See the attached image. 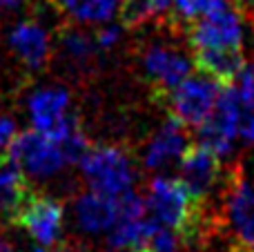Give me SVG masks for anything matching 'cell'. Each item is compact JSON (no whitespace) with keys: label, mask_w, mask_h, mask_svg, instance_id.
I'll return each instance as SVG.
<instances>
[{"label":"cell","mask_w":254,"mask_h":252,"mask_svg":"<svg viewBox=\"0 0 254 252\" xmlns=\"http://www.w3.org/2000/svg\"><path fill=\"white\" fill-rule=\"evenodd\" d=\"M194 65L223 85L239 78L246 67L248 25L232 0H214L201 16L188 22Z\"/></svg>","instance_id":"cell-1"},{"label":"cell","mask_w":254,"mask_h":252,"mask_svg":"<svg viewBox=\"0 0 254 252\" xmlns=\"http://www.w3.org/2000/svg\"><path fill=\"white\" fill-rule=\"evenodd\" d=\"M147 217L158 226L179 232L185 241L194 235L198 226L201 203L190 194V190L181 183V179L158 174L149 181L147 192L143 196Z\"/></svg>","instance_id":"cell-2"},{"label":"cell","mask_w":254,"mask_h":252,"mask_svg":"<svg viewBox=\"0 0 254 252\" xmlns=\"http://www.w3.org/2000/svg\"><path fill=\"white\" fill-rule=\"evenodd\" d=\"M87 188L110 196H123L134 190L136 165L129 152L119 145H94L87 147L78 161Z\"/></svg>","instance_id":"cell-3"},{"label":"cell","mask_w":254,"mask_h":252,"mask_svg":"<svg viewBox=\"0 0 254 252\" xmlns=\"http://www.w3.org/2000/svg\"><path fill=\"white\" fill-rule=\"evenodd\" d=\"M9 156L20 165L27 179L34 181H47L61 174L67 165H71L63 143L52 134L38 132L31 127L29 132L16 134L9 145Z\"/></svg>","instance_id":"cell-4"},{"label":"cell","mask_w":254,"mask_h":252,"mask_svg":"<svg viewBox=\"0 0 254 252\" xmlns=\"http://www.w3.org/2000/svg\"><path fill=\"white\" fill-rule=\"evenodd\" d=\"M31 241V252H49L56 248L65 230V208L58 199L29 192L11 219Z\"/></svg>","instance_id":"cell-5"},{"label":"cell","mask_w":254,"mask_h":252,"mask_svg":"<svg viewBox=\"0 0 254 252\" xmlns=\"http://www.w3.org/2000/svg\"><path fill=\"white\" fill-rule=\"evenodd\" d=\"M243 107H246V101H243L239 87H232L230 83L223 85L214 110L196 127L198 145L214 152L219 159H225V156L232 154L234 145L239 141Z\"/></svg>","instance_id":"cell-6"},{"label":"cell","mask_w":254,"mask_h":252,"mask_svg":"<svg viewBox=\"0 0 254 252\" xmlns=\"http://www.w3.org/2000/svg\"><path fill=\"white\" fill-rule=\"evenodd\" d=\"M223 83L212 78L210 74H190L181 80L176 87H172L163 96L167 98L170 114L185 127H198L214 110L216 101L221 96Z\"/></svg>","instance_id":"cell-7"},{"label":"cell","mask_w":254,"mask_h":252,"mask_svg":"<svg viewBox=\"0 0 254 252\" xmlns=\"http://www.w3.org/2000/svg\"><path fill=\"white\" fill-rule=\"evenodd\" d=\"M223 223L234 246L254 250V179L232 177L223 194Z\"/></svg>","instance_id":"cell-8"},{"label":"cell","mask_w":254,"mask_h":252,"mask_svg":"<svg viewBox=\"0 0 254 252\" xmlns=\"http://www.w3.org/2000/svg\"><path fill=\"white\" fill-rule=\"evenodd\" d=\"M140 67L145 71V78L156 87V92L167 94L185 76L192 74L194 56H190L183 49L174 47L170 43H149L143 49Z\"/></svg>","instance_id":"cell-9"},{"label":"cell","mask_w":254,"mask_h":252,"mask_svg":"<svg viewBox=\"0 0 254 252\" xmlns=\"http://www.w3.org/2000/svg\"><path fill=\"white\" fill-rule=\"evenodd\" d=\"M221 161L214 152H210L203 145H190L188 152L183 154L179 163V179L185 188L190 190V194L198 201L205 203V199H210L216 192V188L223 181V168Z\"/></svg>","instance_id":"cell-10"},{"label":"cell","mask_w":254,"mask_h":252,"mask_svg":"<svg viewBox=\"0 0 254 252\" xmlns=\"http://www.w3.org/2000/svg\"><path fill=\"white\" fill-rule=\"evenodd\" d=\"M188 147H190V138L185 125L181 121H176L174 116H170L147 138L140 159H143L145 170L163 172V170L172 168V165H179L183 154L188 152Z\"/></svg>","instance_id":"cell-11"},{"label":"cell","mask_w":254,"mask_h":252,"mask_svg":"<svg viewBox=\"0 0 254 252\" xmlns=\"http://www.w3.org/2000/svg\"><path fill=\"white\" fill-rule=\"evenodd\" d=\"M74 226L83 235H107L119 219V196L85 190L71 203Z\"/></svg>","instance_id":"cell-12"},{"label":"cell","mask_w":254,"mask_h":252,"mask_svg":"<svg viewBox=\"0 0 254 252\" xmlns=\"http://www.w3.org/2000/svg\"><path fill=\"white\" fill-rule=\"evenodd\" d=\"M27 114L31 127L54 134L71 119V96L63 87H40L27 98Z\"/></svg>","instance_id":"cell-13"},{"label":"cell","mask_w":254,"mask_h":252,"mask_svg":"<svg viewBox=\"0 0 254 252\" xmlns=\"http://www.w3.org/2000/svg\"><path fill=\"white\" fill-rule=\"evenodd\" d=\"M7 45L11 49V54L27 69H40V67L47 65L49 56H52L49 31L38 20H31V18L16 22L9 29Z\"/></svg>","instance_id":"cell-14"},{"label":"cell","mask_w":254,"mask_h":252,"mask_svg":"<svg viewBox=\"0 0 254 252\" xmlns=\"http://www.w3.org/2000/svg\"><path fill=\"white\" fill-rule=\"evenodd\" d=\"M29 194V183L20 165L9 156V152L0 154V210H2L7 223H11L13 214L22 205Z\"/></svg>","instance_id":"cell-15"},{"label":"cell","mask_w":254,"mask_h":252,"mask_svg":"<svg viewBox=\"0 0 254 252\" xmlns=\"http://www.w3.org/2000/svg\"><path fill=\"white\" fill-rule=\"evenodd\" d=\"M54 4L76 25H103L119 16L125 0H54Z\"/></svg>","instance_id":"cell-16"},{"label":"cell","mask_w":254,"mask_h":252,"mask_svg":"<svg viewBox=\"0 0 254 252\" xmlns=\"http://www.w3.org/2000/svg\"><path fill=\"white\" fill-rule=\"evenodd\" d=\"M172 11V0H125L121 16L125 25H143L149 20L167 16Z\"/></svg>","instance_id":"cell-17"},{"label":"cell","mask_w":254,"mask_h":252,"mask_svg":"<svg viewBox=\"0 0 254 252\" xmlns=\"http://www.w3.org/2000/svg\"><path fill=\"white\" fill-rule=\"evenodd\" d=\"M61 45H63V49H65L67 58H71L74 63H87L98 54V45H96L94 34L74 29V27L65 29V34H63V38H61Z\"/></svg>","instance_id":"cell-18"},{"label":"cell","mask_w":254,"mask_h":252,"mask_svg":"<svg viewBox=\"0 0 254 252\" xmlns=\"http://www.w3.org/2000/svg\"><path fill=\"white\" fill-rule=\"evenodd\" d=\"M183 244H185V239L179 235V232L170 230V228H163L156 223L147 246H145V250L147 252H179Z\"/></svg>","instance_id":"cell-19"},{"label":"cell","mask_w":254,"mask_h":252,"mask_svg":"<svg viewBox=\"0 0 254 252\" xmlns=\"http://www.w3.org/2000/svg\"><path fill=\"white\" fill-rule=\"evenodd\" d=\"M94 38H96V45H98V52H110V49H114L116 45L121 43V38H123V25H119V22H103L101 27H98V31L94 34Z\"/></svg>","instance_id":"cell-20"},{"label":"cell","mask_w":254,"mask_h":252,"mask_svg":"<svg viewBox=\"0 0 254 252\" xmlns=\"http://www.w3.org/2000/svg\"><path fill=\"white\" fill-rule=\"evenodd\" d=\"M214 0H172V11L179 16V20L190 22L196 16H201Z\"/></svg>","instance_id":"cell-21"},{"label":"cell","mask_w":254,"mask_h":252,"mask_svg":"<svg viewBox=\"0 0 254 252\" xmlns=\"http://www.w3.org/2000/svg\"><path fill=\"white\" fill-rule=\"evenodd\" d=\"M237 80H239V92H241L243 101L254 107V58L250 63H246V67H243V71L239 74Z\"/></svg>","instance_id":"cell-22"},{"label":"cell","mask_w":254,"mask_h":252,"mask_svg":"<svg viewBox=\"0 0 254 252\" xmlns=\"http://www.w3.org/2000/svg\"><path fill=\"white\" fill-rule=\"evenodd\" d=\"M239 141L246 145H254V107L248 105L243 107L241 114V127H239Z\"/></svg>","instance_id":"cell-23"},{"label":"cell","mask_w":254,"mask_h":252,"mask_svg":"<svg viewBox=\"0 0 254 252\" xmlns=\"http://www.w3.org/2000/svg\"><path fill=\"white\" fill-rule=\"evenodd\" d=\"M16 121L7 114H0V154L9 150L11 141L16 138Z\"/></svg>","instance_id":"cell-24"},{"label":"cell","mask_w":254,"mask_h":252,"mask_svg":"<svg viewBox=\"0 0 254 252\" xmlns=\"http://www.w3.org/2000/svg\"><path fill=\"white\" fill-rule=\"evenodd\" d=\"M25 0H0V7L4 9H13V7H20Z\"/></svg>","instance_id":"cell-25"},{"label":"cell","mask_w":254,"mask_h":252,"mask_svg":"<svg viewBox=\"0 0 254 252\" xmlns=\"http://www.w3.org/2000/svg\"><path fill=\"white\" fill-rule=\"evenodd\" d=\"M0 252H16V248H13L7 239H2V237H0Z\"/></svg>","instance_id":"cell-26"},{"label":"cell","mask_w":254,"mask_h":252,"mask_svg":"<svg viewBox=\"0 0 254 252\" xmlns=\"http://www.w3.org/2000/svg\"><path fill=\"white\" fill-rule=\"evenodd\" d=\"M49 252H76L74 248H67V246H56V248H52Z\"/></svg>","instance_id":"cell-27"},{"label":"cell","mask_w":254,"mask_h":252,"mask_svg":"<svg viewBox=\"0 0 254 252\" xmlns=\"http://www.w3.org/2000/svg\"><path fill=\"white\" fill-rule=\"evenodd\" d=\"M134 252H147V250H134Z\"/></svg>","instance_id":"cell-28"},{"label":"cell","mask_w":254,"mask_h":252,"mask_svg":"<svg viewBox=\"0 0 254 252\" xmlns=\"http://www.w3.org/2000/svg\"><path fill=\"white\" fill-rule=\"evenodd\" d=\"M243 252H254V250H243Z\"/></svg>","instance_id":"cell-29"},{"label":"cell","mask_w":254,"mask_h":252,"mask_svg":"<svg viewBox=\"0 0 254 252\" xmlns=\"http://www.w3.org/2000/svg\"><path fill=\"white\" fill-rule=\"evenodd\" d=\"M252 179H254V170H252Z\"/></svg>","instance_id":"cell-30"}]
</instances>
